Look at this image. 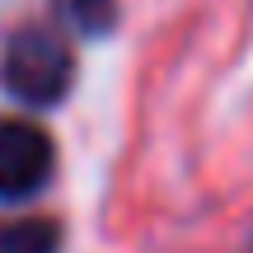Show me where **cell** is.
<instances>
[{"instance_id":"cell-1","label":"cell","mask_w":253,"mask_h":253,"mask_svg":"<svg viewBox=\"0 0 253 253\" xmlns=\"http://www.w3.org/2000/svg\"><path fill=\"white\" fill-rule=\"evenodd\" d=\"M75 80V61L71 47L52 33V28H19L5 47V61H0V84L14 94L19 103H33V108H52L66 99Z\"/></svg>"},{"instance_id":"cell-2","label":"cell","mask_w":253,"mask_h":253,"mask_svg":"<svg viewBox=\"0 0 253 253\" xmlns=\"http://www.w3.org/2000/svg\"><path fill=\"white\" fill-rule=\"evenodd\" d=\"M52 173V141L42 126L19 122V118H0V197L19 202L33 197Z\"/></svg>"},{"instance_id":"cell-3","label":"cell","mask_w":253,"mask_h":253,"mask_svg":"<svg viewBox=\"0 0 253 253\" xmlns=\"http://www.w3.org/2000/svg\"><path fill=\"white\" fill-rule=\"evenodd\" d=\"M61 249V225L42 216H24L0 225V253H56Z\"/></svg>"},{"instance_id":"cell-4","label":"cell","mask_w":253,"mask_h":253,"mask_svg":"<svg viewBox=\"0 0 253 253\" xmlns=\"http://www.w3.org/2000/svg\"><path fill=\"white\" fill-rule=\"evenodd\" d=\"M56 14H61V24L75 28V33L103 38L113 28V19H118V5H113V0H56Z\"/></svg>"}]
</instances>
